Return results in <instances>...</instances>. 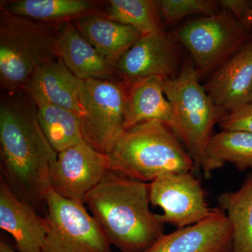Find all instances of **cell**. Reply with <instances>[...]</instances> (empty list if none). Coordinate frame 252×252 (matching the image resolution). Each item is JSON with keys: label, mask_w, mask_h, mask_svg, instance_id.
Here are the masks:
<instances>
[{"label": "cell", "mask_w": 252, "mask_h": 252, "mask_svg": "<svg viewBox=\"0 0 252 252\" xmlns=\"http://www.w3.org/2000/svg\"><path fill=\"white\" fill-rule=\"evenodd\" d=\"M1 177L34 208L45 206L58 154L41 130L36 104L24 90L4 93L0 104Z\"/></svg>", "instance_id": "6da1fadb"}, {"label": "cell", "mask_w": 252, "mask_h": 252, "mask_svg": "<svg viewBox=\"0 0 252 252\" xmlns=\"http://www.w3.org/2000/svg\"><path fill=\"white\" fill-rule=\"evenodd\" d=\"M85 204L121 252H145L165 234L159 215L150 210L149 183L109 170Z\"/></svg>", "instance_id": "7a4b0ae2"}, {"label": "cell", "mask_w": 252, "mask_h": 252, "mask_svg": "<svg viewBox=\"0 0 252 252\" xmlns=\"http://www.w3.org/2000/svg\"><path fill=\"white\" fill-rule=\"evenodd\" d=\"M108 155L112 171L146 183L170 174L195 172L193 159L182 141L158 121L124 131Z\"/></svg>", "instance_id": "3957f363"}, {"label": "cell", "mask_w": 252, "mask_h": 252, "mask_svg": "<svg viewBox=\"0 0 252 252\" xmlns=\"http://www.w3.org/2000/svg\"><path fill=\"white\" fill-rule=\"evenodd\" d=\"M198 73L191 60L186 61L177 77L164 79V91L171 104L180 130V139L195 164V172L205 177L214 171L207 148L214 127L227 112L215 104L200 84Z\"/></svg>", "instance_id": "277c9868"}, {"label": "cell", "mask_w": 252, "mask_h": 252, "mask_svg": "<svg viewBox=\"0 0 252 252\" xmlns=\"http://www.w3.org/2000/svg\"><path fill=\"white\" fill-rule=\"evenodd\" d=\"M62 25L36 22L0 7V84L4 93L23 90L38 68L57 59Z\"/></svg>", "instance_id": "5b68a950"}, {"label": "cell", "mask_w": 252, "mask_h": 252, "mask_svg": "<svg viewBox=\"0 0 252 252\" xmlns=\"http://www.w3.org/2000/svg\"><path fill=\"white\" fill-rule=\"evenodd\" d=\"M250 30L223 10L189 21L176 32L175 38L190 53L199 77L216 71L249 40Z\"/></svg>", "instance_id": "8992f818"}, {"label": "cell", "mask_w": 252, "mask_h": 252, "mask_svg": "<svg viewBox=\"0 0 252 252\" xmlns=\"http://www.w3.org/2000/svg\"><path fill=\"white\" fill-rule=\"evenodd\" d=\"M45 203L43 252H112L108 239L84 203L63 198L51 189Z\"/></svg>", "instance_id": "52a82bcc"}, {"label": "cell", "mask_w": 252, "mask_h": 252, "mask_svg": "<svg viewBox=\"0 0 252 252\" xmlns=\"http://www.w3.org/2000/svg\"><path fill=\"white\" fill-rule=\"evenodd\" d=\"M126 85L122 81H84L81 103L84 140L105 154L124 133Z\"/></svg>", "instance_id": "ba28073f"}, {"label": "cell", "mask_w": 252, "mask_h": 252, "mask_svg": "<svg viewBox=\"0 0 252 252\" xmlns=\"http://www.w3.org/2000/svg\"><path fill=\"white\" fill-rule=\"evenodd\" d=\"M193 172L162 176L149 183L152 205L162 209V223L177 228L201 221L212 215L215 207L209 205L201 182Z\"/></svg>", "instance_id": "9c48e42d"}, {"label": "cell", "mask_w": 252, "mask_h": 252, "mask_svg": "<svg viewBox=\"0 0 252 252\" xmlns=\"http://www.w3.org/2000/svg\"><path fill=\"white\" fill-rule=\"evenodd\" d=\"M110 170L108 154L86 140L58 154L51 174V189L63 198L85 204L92 191Z\"/></svg>", "instance_id": "30bf717a"}, {"label": "cell", "mask_w": 252, "mask_h": 252, "mask_svg": "<svg viewBox=\"0 0 252 252\" xmlns=\"http://www.w3.org/2000/svg\"><path fill=\"white\" fill-rule=\"evenodd\" d=\"M178 44L164 29L141 36L117 63L119 79L130 84L153 76L175 79L180 72Z\"/></svg>", "instance_id": "8fae6325"}, {"label": "cell", "mask_w": 252, "mask_h": 252, "mask_svg": "<svg viewBox=\"0 0 252 252\" xmlns=\"http://www.w3.org/2000/svg\"><path fill=\"white\" fill-rule=\"evenodd\" d=\"M231 248L229 220L217 207L205 220L164 234L144 252H230Z\"/></svg>", "instance_id": "7c38bea8"}, {"label": "cell", "mask_w": 252, "mask_h": 252, "mask_svg": "<svg viewBox=\"0 0 252 252\" xmlns=\"http://www.w3.org/2000/svg\"><path fill=\"white\" fill-rule=\"evenodd\" d=\"M84 81L74 76L62 60L57 58L33 73L23 90L34 103L57 106L84 116L81 94Z\"/></svg>", "instance_id": "4fadbf2b"}, {"label": "cell", "mask_w": 252, "mask_h": 252, "mask_svg": "<svg viewBox=\"0 0 252 252\" xmlns=\"http://www.w3.org/2000/svg\"><path fill=\"white\" fill-rule=\"evenodd\" d=\"M204 87L215 104L227 113L251 102L252 38L215 71Z\"/></svg>", "instance_id": "5bb4252c"}, {"label": "cell", "mask_w": 252, "mask_h": 252, "mask_svg": "<svg viewBox=\"0 0 252 252\" xmlns=\"http://www.w3.org/2000/svg\"><path fill=\"white\" fill-rule=\"evenodd\" d=\"M0 228L11 235L18 252H43L45 218L31 204L19 198L0 178Z\"/></svg>", "instance_id": "9a60e30c"}, {"label": "cell", "mask_w": 252, "mask_h": 252, "mask_svg": "<svg viewBox=\"0 0 252 252\" xmlns=\"http://www.w3.org/2000/svg\"><path fill=\"white\" fill-rule=\"evenodd\" d=\"M126 85L125 130L142 123L158 121L180 139L178 124L164 91V78L153 76Z\"/></svg>", "instance_id": "2e32d148"}, {"label": "cell", "mask_w": 252, "mask_h": 252, "mask_svg": "<svg viewBox=\"0 0 252 252\" xmlns=\"http://www.w3.org/2000/svg\"><path fill=\"white\" fill-rule=\"evenodd\" d=\"M56 55L69 71L81 80L121 81L115 66L106 61L83 37L72 22L59 28Z\"/></svg>", "instance_id": "e0dca14e"}, {"label": "cell", "mask_w": 252, "mask_h": 252, "mask_svg": "<svg viewBox=\"0 0 252 252\" xmlns=\"http://www.w3.org/2000/svg\"><path fill=\"white\" fill-rule=\"evenodd\" d=\"M79 32L112 65L135 44L142 34L132 28L94 14L73 21Z\"/></svg>", "instance_id": "ac0fdd59"}, {"label": "cell", "mask_w": 252, "mask_h": 252, "mask_svg": "<svg viewBox=\"0 0 252 252\" xmlns=\"http://www.w3.org/2000/svg\"><path fill=\"white\" fill-rule=\"evenodd\" d=\"M96 4L86 0H16L1 3L6 11L36 22L62 25L97 14Z\"/></svg>", "instance_id": "d6986e66"}, {"label": "cell", "mask_w": 252, "mask_h": 252, "mask_svg": "<svg viewBox=\"0 0 252 252\" xmlns=\"http://www.w3.org/2000/svg\"><path fill=\"white\" fill-rule=\"evenodd\" d=\"M218 204L231 226L230 252H252V173L238 190L220 193Z\"/></svg>", "instance_id": "ffe728a7"}, {"label": "cell", "mask_w": 252, "mask_h": 252, "mask_svg": "<svg viewBox=\"0 0 252 252\" xmlns=\"http://www.w3.org/2000/svg\"><path fill=\"white\" fill-rule=\"evenodd\" d=\"M36 105L41 130L56 153L85 140L81 119L77 114L52 104Z\"/></svg>", "instance_id": "44dd1931"}, {"label": "cell", "mask_w": 252, "mask_h": 252, "mask_svg": "<svg viewBox=\"0 0 252 252\" xmlns=\"http://www.w3.org/2000/svg\"><path fill=\"white\" fill-rule=\"evenodd\" d=\"M214 171L225 162L240 171L252 169V133L240 130H223L215 134L207 148Z\"/></svg>", "instance_id": "7402d4cb"}, {"label": "cell", "mask_w": 252, "mask_h": 252, "mask_svg": "<svg viewBox=\"0 0 252 252\" xmlns=\"http://www.w3.org/2000/svg\"><path fill=\"white\" fill-rule=\"evenodd\" d=\"M108 2V11L104 16L133 28L142 35L164 29L157 1L110 0Z\"/></svg>", "instance_id": "603a6c76"}, {"label": "cell", "mask_w": 252, "mask_h": 252, "mask_svg": "<svg viewBox=\"0 0 252 252\" xmlns=\"http://www.w3.org/2000/svg\"><path fill=\"white\" fill-rule=\"evenodd\" d=\"M158 8L162 21L175 23L194 14L211 16L220 12V4L214 0H158Z\"/></svg>", "instance_id": "cb8c5ba5"}, {"label": "cell", "mask_w": 252, "mask_h": 252, "mask_svg": "<svg viewBox=\"0 0 252 252\" xmlns=\"http://www.w3.org/2000/svg\"><path fill=\"white\" fill-rule=\"evenodd\" d=\"M223 130H240L252 133V102L227 113L220 123Z\"/></svg>", "instance_id": "d4e9b609"}, {"label": "cell", "mask_w": 252, "mask_h": 252, "mask_svg": "<svg viewBox=\"0 0 252 252\" xmlns=\"http://www.w3.org/2000/svg\"><path fill=\"white\" fill-rule=\"evenodd\" d=\"M219 4L241 22L248 10L252 6L251 0H220Z\"/></svg>", "instance_id": "484cf974"}, {"label": "cell", "mask_w": 252, "mask_h": 252, "mask_svg": "<svg viewBox=\"0 0 252 252\" xmlns=\"http://www.w3.org/2000/svg\"><path fill=\"white\" fill-rule=\"evenodd\" d=\"M244 26L248 28L250 31L252 30V6L248 10V12L245 14L243 21H241Z\"/></svg>", "instance_id": "4316f807"}, {"label": "cell", "mask_w": 252, "mask_h": 252, "mask_svg": "<svg viewBox=\"0 0 252 252\" xmlns=\"http://www.w3.org/2000/svg\"><path fill=\"white\" fill-rule=\"evenodd\" d=\"M0 252H16L3 240L0 242Z\"/></svg>", "instance_id": "83f0119b"}, {"label": "cell", "mask_w": 252, "mask_h": 252, "mask_svg": "<svg viewBox=\"0 0 252 252\" xmlns=\"http://www.w3.org/2000/svg\"><path fill=\"white\" fill-rule=\"evenodd\" d=\"M251 102H252V94H251Z\"/></svg>", "instance_id": "f1b7e54d"}, {"label": "cell", "mask_w": 252, "mask_h": 252, "mask_svg": "<svg viewBox=\"0 0 252 252\" xmlns=\"http://www.w3.org/2000/svg\"><path fill=\"white\" fill-rule=\"evenodd\" d=\"M251 38L252 39V32H251Z\"/></svg>", "instance_id": "f546056e"}]
</instances>
